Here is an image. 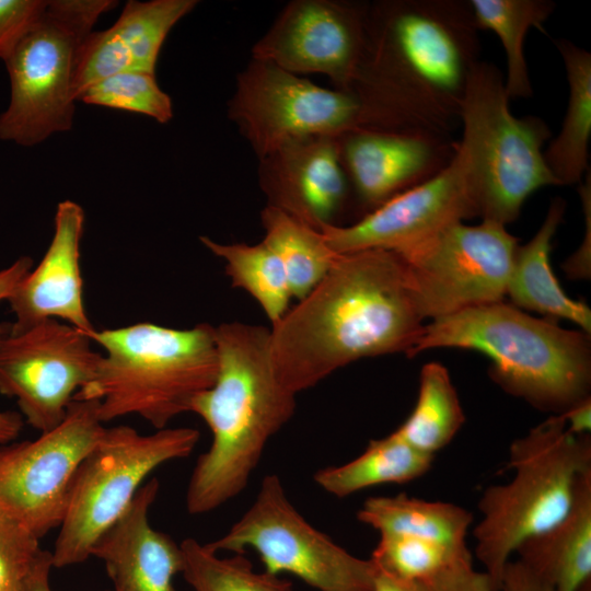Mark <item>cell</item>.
I'll use <instances>...</instances> for the list:
<instances>
[{"label":"cell","mask_w":591,"mask_h":591,"mask_svg":"<svg viewBox=\"0 0 591 591\" xmlns=\"http://www.w3.org/2000/svg\"><path fill=\"white\" fill-rule=\"evenodd\" d=\"M228 108L258 160L294 139L370 128L368 111L354 92L322 88L254 58L239 73Z\"/></svg>","instance_id":"cell-11"},{"label":"cell","mask_w":591,"mask_h":591,"mask_svg":"<svg viewBox=\"0 0 591 591\" xmlns=\"http://www.w3.org/2000/svg\"><path fill=\"white\" fill-rule=\"evenodd\" d=\"M477 28L489 30L500 39L506 54V92L509 99L532 95L524 38L531 27L543 30L555 3L547 0H471Z\"/></svg>","instance_id":"cell-30"},{"label":"cell","mask_w":591,"mask_h":591,"mask_svg":"<svg viewBox=\"0 0 591 591\" xmlns=\"http://www.w3.org/2000/svg\"><path fill=\"white\" fill-rule=\"evenodd\" d=\"M84 210L72 200L60 201L54 234L42 260L16 285L7 299L20 332L45 320H58L89 335L95 329L84 305L80 244Z\"/></svg>","instance_id":"cell-18"},{"label":"cell","mask_w":591,"mask_h":591,"mask_svg":"<svg viewBox=\"0 0 591 591\" xmlns=\"http://www.w3.org/2000/svg\"><path fill=\"white\" fill-rule=\"evenodd\" d=\"M33 259L21 256L9 266L0 269V302L7 301L16 285L32 269ZM10 323H0V335L10 329Z\"/></svg>","instance_id":"cell-38"},{"label":"cell","mask_w":591,"mask_h":591,"mask_svg":"<svg viewBox=\"0 0 591 591\" xmlns=\"http://www.w3.org/2000/svg\"><path fill=\"white\" fill-rule=\"evenodd\" d=\"M474 217H478L476 200L453 152L432 176L390 198L356 223L325 225L320 233L336 254L375 248L399 253Z\"/></svg>","instance_id":"cell-16"},{"label":"cell","mask_w":591,"mask_h":591,"mask_svg":"<svg viewBox=\"0 0 591 591\" xmlns=\"http://www.w3.org/2000/svg\"><path fill=\"white\" fill-rule=\"evenodd\" d=\"M199 439L200 432L190 427H166L150 434L127 425L105 428L72 477L53 566L63 568L91 557L95 541L127 509L149 474L187 457Z\"/></svg>","instance_id":"cell-9"},{"label":"cell","mask_w":591,"mask_h":591,"mask_svg":"<svg viewBox=\"0 0 591 591\" xmlns=\"http://www.w3.org/2000/svg\"><path fill=\"white\" fill-rule=\"evenodd\" d=\"M422 321L396 253L338 254L320 283L271 326L273 369L282 387L297 395L359 359L409 357Z\"/></svg>","instance_id":"cell-1"},{"label":"cell","mask_w":591,"mask_h":591,"mask_svg":"<svg viewBox=\"0 0 591 591\" xmlns=\"http://www.w3.org/2000/svg\"><path fill=\"white\" fill-rule=\"evenodd\" d=\"M561 417L566 429L575 436L590 434L591 429V396L575 404Z\"/></svg>","instance_id":"cell-39"},{"label":"cell","mask_w":591,"mask_h":591,"mask_svg":"<svg viewBox=\"0 0 591 591\" xmlns=\"http://www.w3.org/2000/svg\"><path fill=\"white\" fill-rule=\"evenodd\" d=\"M47 0H0V59L3 61L39 18Z\"/></svg>","instance_id":"cell-35"},{"label":"cell","mask_w":591,"mask_h":591,"mask_svg":"<svg viewBox=\"0 0 591 591\" xmlns=\"http://www.w3.org/2000/svg\"><path fill=\"white\" fill-rule=\"evenodd\" d=\"M196 0H129L108 28L92 31L76 62V101L93 83L119 72L155 73L160 50L171 30L197 5Z\"/></svg>","instance_id":"cell-20"},{"label":"cell","mask_w":591,"mask_h":591,"mask_svg":"<svg viewBox=\"0 0 591 591\" xmlns=\"http://www.w3.org/2000/svg\"><path fill=\"white\" fill-rule=\"evenodd\" d=\"M496 591H554L520 561L510 560L502 572Z\"/></svg>","instance_id":"cell-37"},{"label":"cell","mask_w":591,"mask_h":591,"mask_svg":"<svg viewBox=\"0 0 591 591\" xmlns=\"http://www.w3.org/2000/svg\"><path fill=\"white\" fill-rule=\"evenodd\" d=\"M459 117L463 134L453 152L484 221L506 225L518 218L533 192L557 185L544 160L548 126L540 117L512 115L496 66L478 60L473 65Z\"/></svg>","instance_id":"cell-7"},{"label":"cell","mask_w":591,"mask_h":591,"mask_svg":"<svg viewBox=\"0 0 591 591\" xmlns=\"http://www.w3.org/2000/svg\"><path fill=\"white\" fill-rule=\"evenodd\" d=\"M159 488L157 478L146 482L92 546L91 556L104 563L114 591H176L173 580L184 565L181 544L149 522Z\"/></svg>","instance_id":"cell-21"},{"label":"cell","mask_w":591,"mask_h":591,"mask_svg":"<svg viewBox=\"0 0 591 591\" xmlns=\"http://www.w3.org/2000/svg\"><path fill=\"white\" fill-rule=\"evenodd\" d=\"M53 567L51 552L43 549L23 591H53L49 583V573Z\"/></svg>","instance_id":"cell-40"},{"label":"cell","mask_w":591,"mask_h":591,"mask_svg":"<svg viewBox=\"0 0 591 591\" xmlns=\"http://www.w3.org/2000/svg\"><path fill=\"white\" fill-rule=\"evenodd\" d=\"M114 0H47V4L3 60L10 100L0 114V139L22 147L71 129L78 50Z\"/></svg>","instance_id":"cell-8"},{"label":"cell","mask_w":591,"mask_h":591,"mask_svg":"<svg viewBox=\"0 0 591 591\" xmlns=\"http://www.w3.org/2000/svg\"><path fill=\"white\" fill-rule=\"evenodd\" d=\"M579 195L586 219L584 237L577 252L563 265L568 278L586 279L590 277V251H591V181L590 172L587 179L579 187Z\"/></svg>","instance_id":"cell-36"},{"label":"cell","mask_w":591,"mask_h":591,"mask_svg":"<svg viewBox=\"0 0 591 591\" xmlns=\"http://www.w3.org/2000/svg\"><path fill=\"white\" fill-rule=\"evenodd\" d=\"M357 519L380 535L457 548L468 547L466 536L473 523L472 513L461 506L406 494L369 497L357 512Z\"/></svg>","instance_id":"cell-25"},{"label":"cell","mask_w":591,"mask_h":591,"mask_svg":"<svg viewBox=\"0 0 591 591\" xmlns=\"http://www.w3.org/2000/svg\"><path fill=\"white\" fill-rule=\"evenodd\" d=\"M468 2L384 1L368 5L364 56L350 92L372 129L441 137L459 117L477 61Z\"/></svg>","instance_id":"cell-2"},{"label":"cell","mask_w":591,"mask_h":591,"mask_svg":"<svg viewBox=\"0 0 591 591\" xmlns=\"http://www.w3.org/2000/svg\"><path fill=\"white\" fill-rule=\"evenodd\" d=\"M104 429L96 401L73 399L54 429L0 445V512L38 540L59 528L74 472Z\"/></svg>","instance_id":"cell-13"},{"label":"cell","mask_w":591,"mask_h":591,"mask_svg":"<svg viewBox=\"0 0 591 591\" xmlns=\"http://www.w3.org/2000/svg\"><path fill=\"white\" fill-rule=\"evenodd\" d=\"M464 422L465 414L448 369L440 362H428L419 374L416 405L394 432L416 450L434 456Z\"/></svg>","instance_id":"cell-28"},{"label":"cell","mask_w":591,"mask_h":591,"mask_svg":"<svg viewBox=\"0 0 591 591\" xmlns=\"http://www.w3.org/2000/svg\"><path fill=\"white\" fill-rule=\"evenodd\" d=\"M263 242L279 258L292 298L303 299L325 277L338 254L321 233L286 212L267 205L260 212Z\"/></svg>","instance_id":"cell-29"},{"label":"cell","mask_w":591,"mask_h":591,"mask_svg":"<svg viewBox=\"0 0 591 591\" xmlns=\"http://www.w3.org/2000/svg\"><path fill=\"white\" fill-rule=\"evenodd\" d=\"M565 207L561 198H555L535 235L525 245H518L506 294L518 309L535 311L555 321H571L590 334L591 310L565 293L551 266L552 240L563 221Z\"/></svg>","instance_id":"cell-23"},{"label":"cell","mask_w":591,"mask_h":591,"mask_svg":"<svg viewBox=\"0 0 591 591\" xmlns=\"http://www.w3.org/2000/svg\"><path fill=\"white\" fill-rule=\"evenodd\" d=\"M201 244L225 263V274L234 288L247 292L263 309L271 326L288 312L292 298L283 267L262 241L257 244L217 242L199 237Z\"/></svg>","instance_id":"cell-31"},{"label":"cell","mask_w":591,"mask_h":591,"mask_svg":"<svg viewBox=\"0 0 591 591\" xmlns=\"http://www.w3.org/2000/svg\"><path fill=\"white\" fill-rule=\"evenodd\" d=\"M42 552L36 536L0 512V591H23Z\"/></svg>","instance_id":"cell-34"},{"label":"cell","mask_w":591,"mask_h":591,"mask_svg":"<svg viewBox=\"0 0 591 591\" xmlns=\"http://www.w3.org/2000/svg\"><path fill=\"white\" fill-rule=\"evenodd\" d=\"M514 554L554 591H579L591 581V468L579 476L565 517Z\"/></svg>","instance_id":"cell-22"},{"label":"cell","mask_w":591,"mask_h":591,"mask_svg":"<svg viewBox=\"0 0 591 591\" xmlns=\"http://www.w3.org/2000/svg\"><path fill=\"white\" fill-rule=\"evenodd\" d=\"M336 141L348 182L370 211L447 164V147L432 135L356 128Z\"/></svg>","instance_id":"cell-19"},{"label":"cell","mask_w":591,"mask_h":591,"mask_svg":"<svg viewBox=\"0 0 591 591\" xmlns=\"http://www.w3.org/2000/svg\"><path fill=\"white\" fill-rule=\"evenodd\" d=\"M370 558L379 569L425 591H495L488 575L475 569L468 547L380 535Z\"/></svg>","instance_id":"cell-24"},{"label":"cell","mask_w":591,"mask_h":591,"mask_svg":"<svg viewBox=\"0 0 591 591\" xmlns=\"http://www.w3.org/2000/svg\"><path fill=\"white\" fill-rule=\"evenodd\" d=\"M518 239L506 225L453 223L396 253L421 316L431 320L502 301Z\"/></svg>","instance_id":"cell-12"},{"label":"cell","mask_w":591,"mask_h":591,"mask_svg":"<svg viewBox=\"0 0 591 591\" xmlns=\"http://www.w3.org/2000/svg\"><path fill=\"white\" fill-rule=\"evenodd\" d=\"M507 466L512 478L484 490L473 529L475 556L495 591L517 548L570 509L579 476L591 468L590 434L570 433L553 415L510 444Z\"/></svg>","instance_id":"cell-6"},{"label":"cell","mask_w":591,"mask_h":591,"mask_svg":"<svg viewBox=\"0 0 591 591\" xmlns=\"http://www.w3.org/2000/svg\"><path fill=\"white\" fill-rule=\"evenodd\" d=\"M368 5L335 0H293L255 43L252 58L296 74L322 73L350 91L367 42Z\"/></svg>","instance_id":"cell-15"},{"label":"cell","mask_w":591,"mask_h":591,"mask_svg":"<svg viewBox=\"0 0 591 591\" xmlns=\"http://www.w3.org/2000/svg\"><path fill=\"white\" fill-rule=\"evenodd\" d=\"M80 329L45 320L0 335V394L15 398L40 433L57 427L74 395L92 381L102 354Z\"/></svg>","instance_id":"cell-14"},{"label":"cell","mask_w":591,"mask_h":591,"mask_svg":"<svg viewBox=\"0 0 591 591\" xmlns=\"http://www.w3.org/2000/svg\"><path fill=\"white\" fill-rule=\"evenodd\" d=\"M374 564V563H373ZM375 566V565H374ZM374 591H425L417 586L397 579L375 566Z\"/></svg>","instance_id":"cell-42"},{"label":"cell","mask_w":591,"mask_h":591,"mask_svg":"<svg viewBox=\"0 0 591 591\" xmlns=\"http://www.w3.org/2000/svg\"><path fill=\"white\" fill-rule=\"evenodd\" d=\"M78 101L149 116L160 124L173 118L171 97L159 86L155 73L128 71L101 79Z\"/></svg>","instance_id":"cell-33"},{"label":"cell","mask_w":591,"mask_h":591,"mask_svg":"<svg viewBox=\"0 0 591 591\" xmlns=\"http://www.w3.org/2000/svg\"><path fill=\"white\" fill-rule=\"evenodd\" d=\"M433 459L393 431L384 438L370 440L356 459L318 470L313 478L326 493L345 498L372 486L413 482L430 471Z\"/></svg>","instance_id":"cell-27"},{"label":"cell","mask_w":591,"mask_h":591,"mask_svg":"<svg viewBox=\"0 0 591 591\" xmlns=\"http://www.w3.org/2000/svg\"><path fill=\"white\" fill-rule=\"evenodd\" d=\"M432 348L486 355L490 379L536 409L559 415L590 397L591 348L584 332L536 318L502 301L468 308L424 326L409 358Z\"/></svg>","instance_id":"cell-4"},{"label":"cell","mask_w":591,"mask_h":591,"mask_svg":"<svg viewBox=\"0 0 591 591\" xmlns=\"http://www.w3.org/2000/svg\"><path fill=\"white\" fill-rule=\"evenodd\" d=\"M218 373L190 405L212 433L186 491L187 511L210 512L242 493L269 439L293 416L296 394L273 369L270 329L241 322L215 327Z\"/></svg>","instance_id":"cell-3"},{"label":"cell","mask_w":591,"mask_h":591,"mask_svg":"<svg viewBox=\"0 0 591 591\" xmlns=\"http://www.w3.org/2000/svg\"><path fill=\"white\" fill-rule=\"evenodd\" d=\"M259 185L269 206L321 231L335 224L348 197L336 136L288 141L259 159Z\"/></svg>","instance_id":"cell-17"},{"label":"cell","mask_w":591,"mask_h":591,"mask_svg":"<svg viewBox=\"0 0 591 591\" xmlns=\"http://www.w3.org/2000/svg\"><path fill=\"white\" fill-rule=\"evenodd\" d=\"M183 576L194 591H292V583L267 571L258 572L245 554L220 557L195 538L181 543Z\"/></svg>","instance_id":"cell-32"},{"label":"cell","mask_w":591,"mask_h":591,"mask_svg":"<svg viewBox=\"0 0 591 591\" xmlns=\"http://www.w3.org/2000/svg\"><path fill=\"white\" fill-rule=\"evenodd\" d=\"M569 86L567 111L558 136L544 151L545 163L557 185L581 181L588 170L591 136V55L573 43L558 38Z\"/></svg>","instance_id":"cell-26"},{"label":"cell","mask_w":591,"mask_h":591,"mask_svg":"<svg viewBox=\"0 0 591 591\" xmlns=\"http://www.w3.org/2000/svg\"><path fill=\"white\" fill-rule=\"evenodd\" d=\"M579 591H591V581L581 587Z\"/></svg>","instance_id":"cell-43"},{"label":"cell","mask_w":591,"mask_h":591,"mask_svg":"<svg viewBox=\"0 0 591 591\" xmlns=\"http://www.w3.org/2000/svg\"><path fill=\"white\" fill-rule=\"evenodd\" d=\"M88 336L105 354L73 399L96 401L103 424L138 415L157 430L166 428L217 378L215 327L207 323L178 329L144 322Z\"/></svg>","instance_id":"cell-5"},{"label":"cell","mask_w":591,"mask_h":591,"mask_svg":"<svg viewBox=\"0 0 591 591\" xmlns=\"http://www.w3.org/2000/svg\"><path fill=\"white\" fill-rule=\"evenodd\" d=\"M24 426V419L18 412L0 410V445L16 439Z\"/></svg>","instance_id":"cell-41"},{"label":"cell","mask_w":591,"mask_h":591,"mask_svg":"<svg viewBox=\"0 0 591 591\" xmlns=\"http://www.w3.org/2000/svg\"><path fill=\"white\" fill-rule=\"evenodd\" d=\"M206 546L216 553L252 549L265 571L291 573L317 591H374L371 558L354 556L311 525L288 499L276 474L263 478L251 507Z\"/></svg>","instance_id":"cell-10"}]
</instances>
